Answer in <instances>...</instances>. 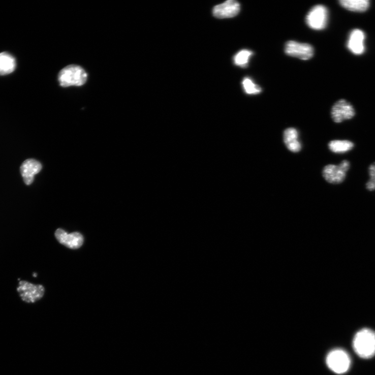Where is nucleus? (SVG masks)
I'll use <instances>...</instances> for the list:
<instances>
[{"instance_id":"nucleus-19","label":"nucleus","mask_w":375,"mask_h":375,"mask_svg":"<svg viewBox=\"0 0 375 375\" xmlns=\"http://www.w3.org/2000/svg\"><path fill=\"white\" fill-rule=\"evenodd\" d=\"M369 180L366 183V189L369 192L375 191V162L371 164L368 168Z\"/></svg>"},{"instance_id":"nucleus-11","label":"nucleus","mask_w":375,"mask_h":375,"mask_svg":"<svg viewBox=\"0 0 375 375\" xmlns=\"http://www.w3.org/2000/svg\"><path fill=\"white\" fill-rule=\"evenodd\" d=\"M347 173L344 172L339 165L329 164L324 167L322 174L324 178L329 183L340 184L346 178Z\"/></svg>"},{"instance_id":"nucleus-2","label":"nucleus","mask_w":375,"mask_h":375,"mask_svg":"<svg viewBox=\"0 0 375 375\" xmlns=\"http://www.w3.org/2000/svg\"><path fill=\"white\" fill-rule=\"evenodd\" d=\"M58 80L63 87L81 86L87 81V74L81 67L70 65L60 71Z\"/></svg>"},{"instance_id":"nucleus-13","label":"nucleus","mask_w":375,"mask_h":375,"mask_svg":"<svg viewBox=\"0 0 375 375\" xmlns=\"http://www.w3.org/2000/svg\"><path fill=\"white\" fill-rule=\"evenodd\" d=\"M364 39L365 34L362 30L360 29L353 30L350 34L348 42L349 49L354 54L357 55L362 54L365 50Z\"/></svg>"},{"instance_id":"nucleus-12","label":"nucleus","mask_w":375,"mask_h":375,"mask_svg":"<svg viewBox=\"0 0 375 375\" xmlns=\"http://www.w3.org/2000/svg\"><path fill=\"white\" fill-rule=\"evenodd\" d=\"M284 142L287 148L293 153H298L302 149V144L299 140V132L295 128L286 129L283 134Z\"/></svg>"},{"instance_id":"nucleus-18","label":"nucleus","mask_w":375,"mask_h":375,"mask_svg":"<svg viewBox=\"0 0 375 375\" xmlns=\"http://www.w3.org/2000/svg\"><path fill=\"white\" fill-rule=\"evenodd\" d=\"M242 86L245 93L250 95H256L262 92L261 88L250 78L245 77L242 81Z\"/></svg>"},{"instance_id":"nucleus-20","label":"nucleus","mask_w":375,"mask_h":375,"mask_svg":"<svg viewBox=\"0 0 375 375\" xmlns=\"http://www.w3.org/2000/svg\"><path fill=\"white\" fill-rule=\"evenodd\" d=\"M339 166L344 172L347 173L350 168V163L347 160H343L340 163Z\"/></svg>"},{"instance_id":"nucleus-16","label":"nucleus","mask_w":375,"mask_h":375,"mask_svg":"<svg viewBox=\"0 0 375 375\" xmlns=\"http://www.w3.org/2000/svg\"><path fill=\"white\" fill-rule=\"evenodd\" d=\"M354 144L349 140H332L328 143V148L333 153H347L353 149Z\"/></svg>"},{"instance_id":"nucleus-10","label":"nucleus","mask_w":375,"mask_h":375,"mask_svg":"<svg viewBox=\"0 0 375 375\" xmlns=\"http://www.w3.org/2000/svg\"><path fill=\"white\" fill-rule=\"evenodd\" d=\"M41 169L42 165L38 161L34 159L26 160L20 168L21 174L25 183L27 185L32 184L35 175L39 173Z\"/></svg>"},{"instance_id":"nucleus-4","label":"nucleus","mask_w":375,"mask_h":375,"mask_svg":"<svg viewBox=\"0 0 375 375\" xmlns=\"http://www.w3.org/2000/svg\"><path fill=\"white\" fill-rule=\"evenodd\" d=\"M328 367L333 372L342 374L346 372L349 369L351 359L348 354L341 349H336L331 351L326 359Z\"/></svg>"},{"instance_id":"nucleus-15","label":"nucleus","mask_w":375,"mask_h":375,"mask_svg":"<svg viewBox=\"0 0 375 375\" xmlns=\"http://www.w3.org/2000/svg\"><path fill=\"white\" fill-rule=\"evenodd\" d=\"M340 5L346 9L353 12H364L369 8L368 0H341Z\"/></svg>"},{"instance_id":"nucleus-8","label":"nucleus","mask_w":375,"mask_h":375,"mask_svg":"<svg viewBox=\"0 0 375 375\" xmlns=\"http://www.w3.org/2000/svg\"><path fill=\"white\" fill-rule=\"evenodd\" d=\"M54 235L59 243L71 249H78L84 243V237L79 232L69 234L64 229L58 228Z\"/></svg>"},{"instance_id":"nucleus-14","label":"nucleus","mask_w":375,"mask_h":375,"mask_svg":"<svg viewBox=\"0 0 375 375\" xmlns=\"http://www.w3.org/2000/svg\"><path fill=\"white\" fill-rule=\"evenodd\" d=\"M16 67L15 57L7 52L0 53V76L12 73Z\"/></svg>"},{"instance_id":"nucleus-5","label":"nucleus","mask_w":375,"mask_h":375,"mask_svg":"<svg viewBox=\"0 0 375 375\" xmlns=\"http://www.w3.org/2000/svg\"><path fill=\"white\" fill-rule=\"evenodd\" d=\"M328 11L324 6L318 5L312 8L306 17V23L312 29L321 30L327 26Z\"/></svg>"},{"instance_id":"nucleus-3","label":"nucleus","mask_w":375,"mask_h":375,"mask_svg":"<svg viewBox=\"0 0 375 375\" xmlns=\"http://www.w3.org/2000/svg\"><path fill=\"white\" fill-rule=\"evenodd\" d=\"M17 291L22 300L27 303H34L43 298L45 289L43 285H35L28 282H19Z\"/></svg>"},{"instance_id":"nucleus-7","label":"nucleus","mask_w":375,"mask_h":375,"mask_svg":"<svg viewBox=\"0 0 375 375\" xmlns=\"http://www.w3.org/2000/svg\"><path fill=\"white\" fill-rule=\"evenodd\" d=\"M356 115L355 110L351 104L345 100H340L333 106L331 116L333 121L340 123L352 119Z\"/></svg>"},{"instance_id":"nucleus-9","label":"nucleus","mask_w":375,"mask_h":375,"mask_svg":"<svg viewBox=\"0 0 375 375\" xmlns=\"http://www.w3.org/2000/svg\"><path fill=\"white\" fill-rule=\"evenodd\" d=\"M240 11V5L235 0H229L222 4L215 7L213 15L218 18H228L237 16Z\"/></svg>"},{"instance_id":"nucleus-17","label":"nucleus","mask_w":375,"mask_h":375,"mask_svg":"<svg viewBox=\"0 0 375 375\" xmlns=\"http://www.w3.org/2000/svg\"><path fill=\"white\" fill-rule=\"evenodd\" d=\"M253 54V52L247 50L239 51L234 57L235 64L241 68L246 67L250 58Z\"/></svg>"},{"instance_id":"nucleus-6","label":"nucleus","mask_w":375,"mask_h":375,"mask_svg":"<svg viewBox=\"0 0 375 375\" xmlns=\"http://www.w3.org/2000/svg\"><path fill=\"white\" fill-rule=\"evenodd\" d=\"M285 52L289 56L302 60H308L314 56V48L307 44L299 43L295 41H289L285 45Z\"/></svg>"},{"instance_id":"nucleus-1","label":"nucleus","mask_w":375,"mask_h":375,"mask_svg":"<svg viewBox=\"0 0 375 375\" xmlns=\"http://www.w3.org/2000/svg\"><path fill=\"white\" fill-rule=\"evenodd\" d=\"M353 348L360 358H372L375 355V332L368 328L359 331L354 337Z\"/></svg>"}]
</instances>
